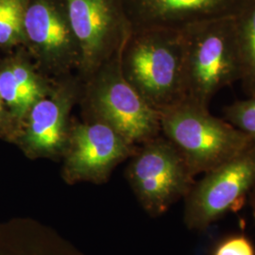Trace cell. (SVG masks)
<instances>
[{
    "label": "cell",
    "instance_id": "cell-1",
    "mask_svg": "<svg viewBox=\"0 0 255 255\" xmlns=\"http://www.w3.org/2000/svg\"><path fill=\"white\" fill-rule=\"evenodd\" d=\"M122 74L153 109L161 112L185 100L182 31L133 30L120 56Z\"/></svg>",
    "mask_w": 255,
    "mask_h": 255
},
{
    "label": "cell",
    "instance_id": "cell-8",
    "mask_svg": "<svg viewBox=\"0 0 255 255\" xmlns=\"http://www.w3.org/2000/svg\"><path fill=\"white\" fill-rule=\"evenodd\" d=\"M24 38L43 73L64 78L81 66V50L65 0H27Z\"/></svg>",
    "mask_w": 255,
    "mask_h": 255
},
{
    "label": "cell",
    "instance_id": "cell-14",
    "mask_svg": "<svg viewBox=\"0 0 255 255\" xmlns=\"http://www.w3.org/2000/svg\"><path fill=\"white\" fill-rule=\"evenodd\" d=\"M241 66L240 82L247 96L255 95V0H248L235 17Z\"/></svg>",
    "mask_w": 255,
    "mask_h": 255
},
{
    "label": "cell",
    "instance_id": "cell-15",
    "mask_svg": "<svg viewBox=\"0 0 255 255\" xmlns=\"http://www.w3.org/2000/svg\"><path fill=\"white\" fill-rule=\"evenodd\" d=\"M27 0H0V48L25 43L24 13Z\"/></svg>",
    "mask_w": 255,
    "mask_h": 255
},
{
    "label": "cell",
    "instance_id": "cell-12",
    "mask_svg": "<svg viewBox=\"0 0 255 255\" xmlns=\"http://www.w3.org/2000/svg\"><path fill=\"white\" fill-rule=\"evenodd\" d=\"M54 85L23 55L10 56L0 64V97L18 130L29 110L52 91Z\"/></svg>",
    "mask_w": 255,
    "mask_h": 255
},
{
    "label": "cell",
    "instance_id": "cell-19",
    "mask_svg": "<svg viewBox=\"0 0 255 255\" xmlns=\"http://www.w3.org/2000/svg\"><path fill=\"white\" fill-rule=\"evenodd\" d=\"M250 201H251V205H252V209H253V213H254V216H255V187L254 188V190L251 192L250 194Z\"/></svg>",
    "mask_w": 255,
    "mask_h": 255
},
{
    "label": "cell",
    "instance_id": "cell-6",
    "mask_svg": "<svg viewBox=\"0 0 255 255\" xmlns=\"http://www.w3.org/2000/svg\"><path fill=\"white\" fill-rule=\"evenodd\" d=\"M255 187V143L203 174L184 198L186 227L203 231L239 208Z\"/></svg>",
    "mask_w": 255,
    "mask_h": 255
},
{
    "label": "cell",
    "instance_id": "cell-5",
    "mask_svg": "<svg viewBox=\"0 0 255 255\" xmlns=\"http://www.w3.org/2000/svg\"><path fill=\"white\" fill-rule=\"evenodd\" d=\"M126 178L137 201L152 218L184 199L195 182L181 152L161 134L138 146L128 164Z\"/></svg>",
    "mask_w": 255,
    "mask_h": 255
},
{
    "label": "cell",
    "instance_id": "cell-11",
    "mask_svg": "<svg viewBox=\"0 0 255 255\" xmlns=\"http://www.w3.org/2000/svg\"><path fill=\"white\" fill-rule=\"evenodd\" d=\"M248 0H124L131 29L182 30L192 25L236 17Z\"/></svg>",
    "mask_w": 255,
    "mask_h": 255
},
{
    "label": "cell",
    "instance_id": "cell-18",
    "mask_svg": "<svg viewBox=\"0 0 255 255\" xmlns=\"http://www.w3.org/2000/svg\"><path fill=\"white\" fill-rule=\"evenodd\" d=\"M18 132V125L11 118L0 97V137L13 143Z\"/></svg>",
    "mask_w": 255,
    "mask_h": 255
},
{
    "label": "cell",
    "instance_id": "cell-10",
    "mask_svg": "<svg viewBox=\"0 0 255 255\" xmlns=\"http://www.w3.org/2000/svg\"><path fill=\"white\" fill-rule=\"evenodd\" d=\"M79 95L77 82L64 78L31 107L13 141L27 158L62 159L72 125L70 114Z\"/></svg>",
    "mask_w": 255,
    "mask_h": 255
},
{
    "label": "cell",
    "instance_id": "cell-9",
    "mask_svg": "<svg viewBox=\"0 0 255 255\" xmlns=\"http://www.w3.org/2000/svg\"><path fill=\"white\" fill-rule=\"evenodd\" d=\"M137 147L100 121L90 119L72 124L62 157L63 180L70 185L104 183L119 164L135 153Z\"/></svg>",
    "mask_w": 255,
    "mask_h": 255
},
{
    "label": "cell",
    "instance_id": "cell-7",
    "mask_svg": "<svg viewBox=\"0 0 255 255\" xmlns=\"http://www.w3.org/2000/svg\"><path fill=\"white\" fill-rule=\"evenodd\" d=\"M87 79L122 50L132 29L124 0H65Z\"/></svg>",
    "mask_w": 255,
    "mask_h": 255
},
{
    "label": "cell",
    "instance_id": "cell-2",
    "mask_svg": "<svg viewBox=\"0 0 255 255\" xmlns=\"http://www.w3.org/2000/svg\"><path fill=\"white\" fill-rule=\"evenodd\" d=\"M185 100L209 107L220 90L240 82L235 17L201 22L181 30Z\"/></svg>",
    "mask_w": 255,
    "mask_h": 255
},
{
    "label": "cell",
    "instance_id": "cell-13",
    "mask_svg": "<svg viewBox=\"0 0 255 255\" xmlns=\"http://www.w3.org/2000/svg\"><path fill=\"white\" fill-rule=\"evenodd\" d=\"M0 255H85L46 225L28 218L0 221Z\"/></svg>",
    "mask_w": 255,
    "mask_h": 255
},
{
    "label": "cell",
    "instance_id": "cell-16",
    "mask_svg": "<svg viewBox=\"0 0 255 255\" xmlns=\"http://www.w3.org/2000/svg\"><path fill=\"white\" fill-rule=\"evenodd\" d=\"M223 119L255 143V95L227 105L223 109Z\"/></svg>",
    "mask_w": 255,
    "mask_h": 255
},
{
    "label": "cell",
    "instance_id": "cell-4",
    "mask_svg": "<svg viewBox=\"0 0 255 255\" xmlns=\"http://www.w3.org/2000/svg\"><path fill=\"white\" fill-rule=\"evenodd\" d=\"M121 51L85 79L83 102L91 120L108 125L130 144L140 146L161 134L160 112L149 106L123 76Z\"/></svg>",
    "mask_w": 255,
    "mask_h": 255
},
{
    "label": "cell",
    "instance_id": "cell-3",
    "mask_svg": "<svg viewBox=\"0 0 255 255\" xmlns=\"http://www.w3.org/2000/svg\"><path fill=\"white\" fill-rule=\"evenodd\" d=\"M161 133L181 152L196 177L225 163L254 144L224 119L188 100L160 112Z\"/></svg>",
    "mask_w": 255,
    "mask_h": 255
},
{
    "label": "cell",
    "instance_id": "cell-17",
    "mask_svg": "<svg viewBox=\"0 0 255 255\" xmlns=\"http://www.w3.org/2000/svg\"><path fill=\"white\" fill-rule=\"evenodd\" d=\"M212 255H255V247L245 235H232L219 240Z\"/></svg>",
    "mask_w": 255,
    "mask_h": 255
}]
</instances>
